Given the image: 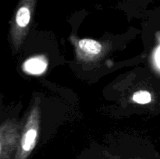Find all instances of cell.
I'll return each instance as SVG.
<instances>
[{
  "instance_id": "277c9868",
  "label": "cell",
  "mask_w": 160,
  "mask_h": 159,
  "mask_svg": "<svg viewBox=\"0 0 160 159\" xmlns=\"http://www.w3.org/2000/svg\"><path fill=\"white\" fill-rule=\"evenodd\" d=\"M133 99L139 104H147L151 101L152 97L148 91L141 90V91H138L134 94L133 96Z\"/></svg>"
},
{
  "instance_id": "3957f363",
  "label": "cell",
  "mask_w": 160,
  "mask_h": 159,
  "mask_svg": "<svg viewBox=\"0 0 160 159\" xmlns=\"http://www.w3.org/2000/svg\"><path fill=\"white\" fill-rule=\"evenodd\" d=\"M30 18H31V13L29 9L27 7H21L17 12L16 20L19 26L24 27L29 23Z\"/></svg>"
},
{
  "instance_id": "6da1fadb",
  "label": "cell",
  "mask_w": 160,
  "mask_h": 159,
  "mask_svg": "<svg viewBox=\"0 0 160 159\" xmlns=\"http://www.w3.org/2000/svg\"><path fill=\"white\" fill-rule=\"evenodd\" d=\"M46 67V62L39 58H33L29 59L24 64L25 70L32 74H41L45 71Z\"/></svg>"
},
{
  "instance_id": "7a4b0ae2",
  "label": "cell",
  "mask_w": 160,
  "mask_h": 159,
  "mask_svg": "<svg viewBox=\"0 0 160 159\" xmlns=\"http://www.w3.org/2000/svg\"><path fill=\"white\" fill-rule=\"evenodd\" d=\"M79 46L81 50L90 54L96 55L102 51V45L92 39H82L79 41Z\"/></svg>"
},
{
  "instance_id": "5b68a950",
  "label": "cell",
  "mask_w": 160,
  "mask_h": 159,
  "mask_svg": "<svg viewBox=\"0 0 160 159\" xmlns=\"http://www.w3.org/2000/svg\"><path fill=\"white\" fill-rule=\"evenodd\" d=\"M156 60H157L158 65L160 66V48H159L157 51V54H156Z\"/></svg>"
}]
</instances>
